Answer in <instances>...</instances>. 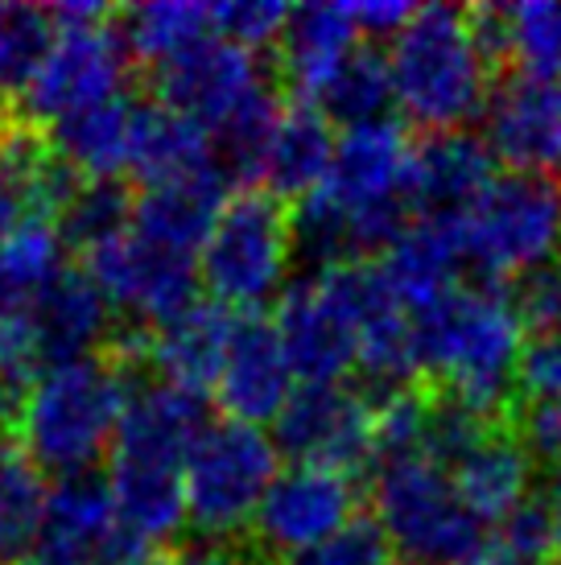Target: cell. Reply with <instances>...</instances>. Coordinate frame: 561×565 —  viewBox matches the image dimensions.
<instances>
[{
  "instance_id": "1",
  "label": "cell",
  "mask_w": 561,
  "mask_h": 565,
  "mask_svg": "<svg viewBox=\"0 0 561 565\" xmlns=\"http://www.w3.org/2000/svg\"><path fill=\"white\" fill-rule=\"evenodd\" d=\"M421 384L430 393L467 405L496 425L520 422L516 367L525 351V327L499 285L463 281L446 298L413 315Z\"/></svg>"
},
{
  "instance_id": "2",
  "label": "cell",
  "mask_w": 561,
  "mask_h": 565,
  "mask_svg": "<svg viewBox=\"0 0 561 565\" xmlns=\"http://www.w3.org/2000/svg\"><path fill=\"white\" fill-rule=\"evenodd\" d=\"M140 384L145 372L108 351L50 367L21 401V455L42 475L59 479L95 471V462L112 455L116 429Z\"/></svg>"
},
{
  "instance_id": "3",
  "label": "cell",
  "mask_w": 561,
  "mask_h": 565,
  "mask_svg": "<svg viewBox=\"0 0 561 565\" xmlns=\"http://www.w3.org/2000/svg\"><path fill=\"white\" fill-rule=\"evenodd\" d=\"M396 108L405 120L430 132H454L484 116L491 95V71L475 50L467 9L425 4L409 21V30L389 50Z\"/></svg>"
},
{
  "instance_id": "4",
  "label": "cell",
  "mask_w": 561,
  "mask_h": 565,
  "mask_svg": "<svg viewBox=\"0 0 561 565\" xmlns=\"http://www.w3.org/2000/svg\"><path fill=\"white\" fill-rule=\"evenodd\" d=\"M294 203L265 186L232 190L199 256L203 289L232 315H261L268 298L285 294L294 265Z\"/></svg>"
},
{
  "instance_id": "5",
  "label": "cell",
  "mask_w": 561,
  "mask_h": 565,
  "mask_svg": "<svg viewBox=\"0 0 561 565\" xmlns=\"http://www.w3.org/2000/svg\"><path fill=\"white\" fill-rule=\"evenodd\" d=\"M372 516L401 565H454L484 545V520L470 512L454 479L434 458L392 462L372 475Z\"/></svg>"
},
{
  "instance_id": "6",
  "label": "cell",
  "mask_w": 561,
  "mask_h": 565,
  "mask_svg": "<svg viewBox=\"0 0 561 565\" xmlns=\"http://www.w3.org/2000/svg\"><path fill=\"white\" fill-rule=\"evenodd\" d=\"M277 441L261 425L211 422L187 458V524L199 541L248 536L256 508L277 479Z\"/></svg>"
},
{
  "instance_id": "7",
  "label": "cell",
  "mask_w": 561,
  "mask_h": 565,
  "mask_svg": "<svg viewBox=\"0 0 561 565\" xmlns=\"http://www.w3.org/2000/svg\"><path fill=\"white\" fill-rule=\"evenodd\" d=\"M479 281H512L561 252V186L541 173H499L463 220Z\"/></svg>"
},
{
  "instance_id": "8",
  "label": "cell",
  "mask_w": 561,
  "mask_h": 565,
  "mask_svg": "<svg viewBox=\"0 0 561 565\" xmlns=\"http://www.w3.org/2000/svg\"><path fill=\"white\" fill-rule=\"evenodd\" d=\"M83 268L108 294L112 310L120 318H133V327L145 330L187 315L190 306H199V289H203L199 256L157 248L149 239H140L133 227L120 239L87 252Z\"/></svg>"
},
{
  "instance_id": "9",
  "label": "cell",
  "mask_w": 561,
  "mask_h": 565,
  "mask_svg": "<svg viewBox=\"0 0 561 565\" xmlns=\"http://www.w3.org/2000/svg\"><path fill=\"white\" fill-rule=\"evenodd\" d=\"M375 401L351 384H301L273 422V441L294 462L335 467L343 475H372Z\"/></svg>"
},
{
  "instance_id": "10",
  "label": "cell",
  "mask_w": 561,
  "mask_h": 565,
  "mask_svg": "<svg viewBox=\"0 0 561 565\" xmlns=\"http://www.w3.org/2000/svg\"><path fill=\"white\" fill-rule=\"evenodd\" d=\"M359 479L335 467L294 462L273 479L268 495L256 508L248 541L265 553L268 562L301 553L335 536L359 516Z\"/></svg>"
},
{
  "instance_id": "11",
  "label": "cell",
  "mask_w": 561,
  "mask_h": 565,
  "mask_svg": "<svg viewBox=\"0 0 561 565\" xmlns=\"http://www.w3.org/2000/svg\"><path fill=\"white\" fill-rule=\"evenodd\" d=\"M128 75H133V58L120 42L116 21L95 25V30H66L59 33L42 75L25 95V104L17 108V116L46 128L63 116L99 108L116 95H125Z\"/></svg>"
},
{
  "instance_id": "12",
  "label": "cell",
  "mask_w": 561,
  "mask_h": 565,
  "mask_svg": "<svg viewBox=\"0 0 561 565\" xmlns=\"http://www.w3.org/2000/svg\"><path fill=\"white\" fill-rule=\"evenodd\" d=\"M145 545L120 529L104 475H71L50 487L46 520L25 565H137Z\"/></svg>"
},
{
  "instance_id": "13",
  "label": "cell",
  "mask_w": 561,
  "mask_h": 565,
  "mask_svg": "<svg viewBox=\"0 0 561 565\" xmlns=\"http://www.w3.org/2000/svg\"><path fill=\"white\" fill-rule=\"evenodd\" d=\"M484 141L508 173L561 170V79L499 75L484 108Z\"/></svg>"
},
{
  "instance_id": "14",
  "label": "cell",
  "mask_w": 561,
  "mask_h": 565,
  "mask_svg": "<svg viewBox=\"0 0 561 565\" xmlns=\"http://www.w3.org/2000/svg\"><path fill=\"white\" fill-rule=\"evenodd\" d=\"M268 79H273V71L256 63L252 50L235 46L219 33L187 50L182 58L166 63L161 71H154V75H145L154 99L170 104L173 111H182L190 120H199L207 132H215Z\"/></svg>"
},
{
  "instance_id": "15",
  "label": "cell",
  "mask_w": 561,
  "mask_h": 565,
  "mask_svg": "<svg viewBox=\"0 0 561 565\" xmlns=\"http://www.w3.org/2000/svg\"><path fill=\"white\" fill-rule=\"evenodd\" d=\"M277 334L301 384H347L359 363V327L322 277H297L277 301Z\"/></svg>"
},
{
  "instance_id": "16",
  "label": "cell",
  "mask_w": 561,
  "mask_h": 565,
  "mask_svg": "<svg viewBox=\"0 0 561 565\" xmlns=\"http://www.w3.org/2000/svg\"><path fill=\"white\" fill-rule=\"evenodd\" d=\"M294 380L297 372L285 343H280L277 322H268L261 315H240L215 384L219 408L232 422L244 425L277 422L280 408L294 396Z\"/></svg>"
},
{
  "instance_id": "17",
  "label": "cell",
  "mask_w": 561,
  "mask_h": 565,
  "mask_svg": "<svg viewBox=\"0 0 561 565\" xmlns=\"http://www.w3.org/2000/svg\"><path fill=\"white\" fill-rule=\"evenodd\" d=\"M496 153L484 137L467 128L454 132H430L413 141V170H409V199L413 215L434 220H467L470 206L484 199V190L496 182Z\"/></svg>"
},
{
  "instance_id": "18",
  "label": "cell",
  "mask_w": 561,
  "mask_h": 565,
  "mask_svg": "<svg viewBox=\"0 0 561 565\" xmlns=\"http://www.w3.org/2000/svg\"><path fill=\"white\" fill-rule=\"evenodd\" d=\"M25 315L38 330L46 367L104 355L116 339V330H120V315L112 310L108 294L95 285L87 268L75 265H66Z\"/></svg>"
},
{
  "instance_id": "19",
  "label": "cell",
  "mask_w": 561,
  "mask_h": 565,
  "mask_svg": "<svg viewBox=\"0 0 561 565\" xmlns=\"http://www.w3.org/2000/svg\"><path fill=\"white\" fill-rule=\"evenodd\" d=\"M235 322H240V315L223 310L219 301L190 306L187 315L149 330V339H145V372H154L157 384L203 396L207 388L219 384Z\"/></svg>"
},
{
  "instance_id": "20",
  "label": "cell",
  "mask_w": 561,
  "mask_h": 565,
  "mask_svg": "<svg viewBox=\"0 0 561 565\" xmlns=\"http://www.w3.org/2000/svg\"><path fill=\"white\" fill-rule=\"evenodd\" d=\"M359 30L347 4H301L277 42V83L297 104H318L339 66L356 54Z\"/></svg>"
},
{
  "instance_id": "21",
  "label": "cell",
  "mask_w": 561,
  "mask_h": 565,
  "mask_svg": "<svg viewBox=\"0 0 561 565\" xmlns=\"http://www.w3.org/2000/svg\"><path fill=\"white\" fill-rule=\"evenodd\" d=\"M467 260V239L463 220H434V215H413L401 239L380 256V273L396 301L409 315H417L437 298H446L458 281V268Z\"/></svg>"
},
{
  "instance_id": "22",
  "label": "cell",
  "mask_w": 561,
  "mask_h": 565,
  "mask_svg": "<svg viewBox=\"0 0 561 565\" xmlns=\"http://www.w3.org/2000/svg\"><path fill=\"white\" fill-rule=\"evenodd\" d=\"M232 199V186L219 170H203L194 178L145 186L137 194L133 211V232L157 248L182 252V256H203L207 236L215 227L223 203Z\"/></svg>"
},
{
  "instance_id": "23",
  "label": "cell",
  "mask_w": 561,
  "mask_h": 565,
  "mask_svg": "<svg viewBox=\"0 0 561 565\" xmlns=\"http://www.w3.org/2000/svg\"><path fill=\"white\" fill-rule=\"evenodd\" d=\"M532 471H537V458L516 434V425H499L467 458L454 462L451 479L475 516L484 524H499L532 495Z\"/></svg>"
},
{
  "instance_id": "24",
  "label": "cell",
  "mask_w": 561,
  "mask_h": 565,
  "mask_svg": "<svg viewBox=\"0 0 561 565\" xmlns=\"http://www.w3.org/2000/svg\"><path fill=\"white\" fill-rule=\"evenodd\" d=\"M140 186H161L178 178H194L203 170H215V145L199 120L173 111L161 99H137L133 120V166Z\"/></svg>"
},
{
  "instance_id": "25",
  "label": "cell",
  "mask_w": 561,
  "mask_h": 565,
  "mask_svg": "<svg viewBox=\"0 0 561 565\" xmlns=\"http://www.w3.org/2000/svg\"><path fill=\"white\" fill-rule=\"evenodd\" d=\"M133 120H137V99L116 95L99 108L46 125V137L54 153L71 161L87 182H112L133 166Z\"/></svg>"
},
{
  "instance_id": "26",
  "label": "cell",
  "mask_w": 561,
  "mask_h": 565,
  "mask_svg": "<svg viewBox=\"0 0 561 565\" xmlns=\"http://www.w3.org/2000/svg\"><path fill=\"white\" fill-rule=\"evenodd\" d=\"M335 125L314 104H285L265 161V190L285 203H301L327 182L335 161Z\"/></svg>"
},
{
  "instance_id": "27",
  "label": "cell",
  "mask_w": 561,
  "mask_h": 565,
  "mask_svg": "<svg viewBox=\"0 0 561 565\" xmlns=\"http://www.w3.org/2000/svg\"><path fill=\"white\" fill-rule=\"evenodd\" d=\"M116 30H120L133 66L154 75L199 42L215 38V13L211 4H194V0H154V4L120 9Z\"/></svg>"
},
{
  "instance_id": "28",
  "label": "cell",
  "mask_w": 561,
  "mask_h": 565,
  "mask_svg": "<svg viewBox=\"0 0 561 565\" xmlns=\"http://www.w3.org/2000/svg\"><path fill=\"white\" fill-rule=\"evenodd\" d=\"M54 161L46 128L0 111V248L25 227L42 220V178Z\"/></svg>"
},
{
  "instance_id": "29",
  "label": "cell",
  "mask_w": 561,
  "mask_h": 565,
  "mask_svg": "<svg viewBox=\"0 0 561 565\" xmlns=\"http://www.w3.org/2000/svg\"><path fill=\"white\" fill-rule=\"evenodd\" d=\"M50 4H0V111H17L59 42Z\"/></svg>"
},
{
  "instance_id": "30",
  "label": "cell",
  "mask_w": 561,
  "mask_h": 565,
  "mask_svg": "<svg viewBox=\"0 0 561 565\" xmlns=\"http://www.w3.org/2000/svg\"><path fill=\"white\" fill-rule=\"evenodd\" d=\"M392 104H396V87H392L389 54H380L372 42H359L356 54L339 66V75L327 83V92L318 95L314 108L322 111L330 125L363 128L389 120Z\"/></svg>"
},
{
  "instance_id": "31",
  "label": "cell",
  "mask_w": 561,
  "mask_h": 565,
  "mask_svg": "<svg viewBox=\"0 0 561 565\" xmlns=\"http://www.w3.org/2000/svg\"><path fill=\"white\" fill-rule=\"evenodd\" d=\"M63 236L50 220H33L0 248V318L30 310L59 273H63Z\"/></svg>"
},
{
  "instance_id": "32",
  "label": "cell",
  "mask_w": 561,
  "mask_h": 565,
  "mask_svg": "<svg viewBox=\"0 0 561 565\" xmlns=\"http://www.w3.org/2000/svg\"><path fill=\"white\" fill-rule=\"evenodd\" d=\"M46 475L30 458L21 450L0 458V565L30 562L42 520H46Z\"/></svg>"
},
{
  "instance_id": "33",
  "label": "cell",
  "mask_w": 561,
  "mask_h": 565,
  "mask_svg": "<svg viewBox=\"0 0 561 565\" xmlns=\"http://www.w3.org/2000/svg\"><path fill=\"white\" fill-rule=\"evenodd\" d=\"M133 211H137V199H133V190L120 178H112V182H83L78 194L71 199V206L54 220V227H59L66 248L87 256V252L125 236L128 227H133Z\"/></svg>"
},
{
  "instance_id": "34",
  "label": "cell",
  "mask_w": 561,
  "mask_h": 565,
  "mask_svg": "<svg viewBox=\"0 0 561 565\" xmlns=\"http://www.w3.org/2000/svg\"><path fill=\"white\" fill-rule=\"evenodd\" d=\"M508 42H512V71L561 79V4L553 0L508 4Z\"/></svg>"
},
{
  "instance_id": "35",
  "label": "cell",
  "mask_w": 561,
  "mask_h": 565,
  "mask_svg": "<svg viewBox=\"0 0 561 565\" xmlns=\"http://www.w3.org/2000/svg\"><path fill=\"white\" fill-rule=\"evenodd\" d=\"M273 565H396V550H392V541L380 529V520L372 512H359L335 536H327V541H318V545L301 553L277 557Z\"/></svg>"
},
{
  "instance_id": "36",
  "label": "cell",
  "mask_w": 561,
  "mask_h": 565,
  "mask_svg": "<svg viewBox=\"0 0 561 565\" xmlns=\"http://www.w3.org/2000/svg\"><path fill=\"white\" fill-rule=\"evenodd\" d=\"M504 294L512 301L516 318H520L529 339L561 330V252L541 260V265H532L529 273L512 277L504 285Z\"/></svg>"
},
{
  "instance_id": "37",
  "label": "cell",
  "mask_w": 561,
  "mask_h": 565,
  "mask_svg": "<svg viewBox=\"0 0 561 565\" xmlns=\"http://www.w3.org/2000/svg\"><path fill=\"white\" fill-rule=\"evenodd\" d=\"M211 13H215L219 38L256 54L265 46H277L294 9L280 0H227V4H211Z\"/></svg>"
},
{
  "instance_id": "38",
  "label": "cell",
  "mask_w": 561,
  "mask_h": 565,
  "mask_svg": "<svg viewBox=\"0 0 561 565\" xmlns=\"http://www.w3.org/2000/svg\"><path fill=\"white\" fill-rule=\"evenodd\" d=\"M496 541L512 553L520 565H558V541H553V516H549V503L541 495L516 508L508 520L496 524Z\"/></svg>"
},
{
  "instance_id": "39",
  "label": "cell",
  "mask_w": 561,
  "mask_h": 565,
  "mask_svg": "<svg viewBox=\"0 0 561 565\" xmlns=\"http://www.w3.org/2000/svg\"><path fill=\"white\" fill-rule=\"evenodd\" d=\"M516 393L520 405H561V330L525 339Z\"/></svg>"
},
{
  "instance_id": "40",
  "label": "cell",
  "mask_w": 561,
  "mask_h": 565,
  "mask_svg": "<svg viewBox=\"0 0 561 565\" xmlns=\"http://www.w3.org/2000/svg\"><path fill=\"white\" fill-rule=\"evenodd\" d=\"M351 21L363 42H380V38H401L409 21L417 17V4H401V0H363V4H347Z\"/></svg>"
},
{
  "instance_id": "41",
  "label": "cell",
  "mask_w": 561,
  "mask_h": 565,
  "mask_svg": "<svg viewBox=\"0 0 561 565\" xmlns=\"http://www.w3.org/2000/svg\"><path fill=\"white\" fill-rule=\"evenodd\" d=\"M173 565H273L248 536L235 541H190L173 553Z\"/></svg>"
},
{
  "instance_id": "42",
  "label": "cell",
  "mask_w": 561,
  "mask_h": 565,
  "mask_svg": "<svg viewBox=\"0 0 561 565\" xmlns=\"http://www.w3.org/2000/svg\"><path fill=\"white\" fill-rule=\"evenodd\" d=\"M17 425H21V401H13V396H0V458L13 455Z\"/></svg>"
},
{
  "instance_id": "43",
  "label": "cell",
  "mask_w": 561,
  "mask_h": 565,
  "mask_svg": "<svg viewBox=\"0 0 561 565\" xmlns=\"http://www.w3.org/2000/svg\"><path fill=\"white\" fill-rule=\"evenodd\" d=\"M546 503H549V516H553V541H558V565H561V462L549 467Z\"/></svg>"
},
{
  "instance_id": "44",
  "label": "cell",
  "mask_w": 561,
  "mask_h": 565,
  "mask_svg": "<svg viewBox=\"0 0 561 565\" xmlns=\"http://www.w3.org/2000/svg\"><path fill=\"white\" fill-rule=\"evenodd\" d=\"M454 565H520L512 557V553L504 550V545H499V541H484V545H479V550L475 553H467V557H463V562H454Z\"/></svg>"
},
{
  "instance_id": "45",
  "label": "cell",
  "mask_w": 561,
  "mask_h": 565,
  "mask_svg": "<svg viewBox=\"0 0 561 565\" xmlns=\"http://www.w3.org/2000/svg\"><path fill=\"white\" fill-rule=\"evenodd\" d=\"M137 565H173V557H157V553H149V557H140Z\"/></svg>"
}]
</instances>
